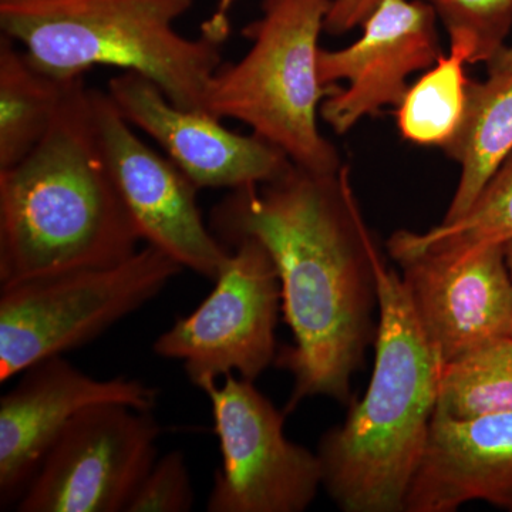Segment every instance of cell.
<instances>
[{"mask_svg":"<svg viewBox=\"0 0 512 512\" xmlns=\"http://www.w3.org/2000/svg\"><path fill=\"white\" fill-rule=\"evenodd\" d=\"M332 0H264L262 16L244 29L252 42L237 63H222L208 86L205 110L234 119L315 173L343 167L320 134L318 113L335 86L319 80V36Z\"/></svg>","mask_w":512,"mask_h":512,"instance_id":"obj_5","label":"cell"},{"mask_svg":"<svg viewBox=\"0 0 512 512\" xmlns=\"http://www.w3.org/2000/svg\"><path fill=\"white\" fill-rule=\"evenodd\" d=\"M90 99L101 153L141 239L183 268L215 281L231 251L202 218L200 188L134 133L109 93L92 89Z\"/></svg>","mask_w":512,"mask_h":512,"instance_id":"obj_10","label":"cell"},{"mask_svg":"<svg viewBox=\"0 0 512 512\" xmlns=\"http://www.w3.org/2000/svg\"><path fill=\"white\" fill-rule=\"evenodd\" d=\"M427 339L443 365L512 335V278L505 245L394 258Z\"/></svg>","mask_w":512,"mask_h":512,"instance_id":"obj_12","label":"cell"},{"mask_svg":"<svg viewBox=\"0 0 512 512\" xmlns=\"http://www.w3.org/2000/svg\"><path fill=\"white\" fill-rule=\"evenodd\" d=\"M505 256H507L508 268H510L512 278V241L505 244Z\"/></svg>","mask_w":512,"mask_h":512,"instance_id":"obj_26","label":"cell"},{"mask_svg":"<svg viewBox=\"0 0 512 512\" xmlns=\"http://www.w3.org/2000/svg\"><path fill=\"white\" fill-rule=\"evenodd\" d=\"M214 291L154 342L164 359L180 360L190 382L202 389L238 373L255 380L276 360L275 328L282 308L274 261L254 238L235 241Z\"/></svg>","mask_w":512,"mask_h":512,"instance_id":"obj_7","label":"cell"},{"mask_svg":"<svg viewBox=\"0 0 512 512\" xmlns=\"http://www.w3.org/2000/svg\"><path fill=\"white\" fill-rule=\"evenodd\" d=\"M194 0H0V29L43 72L79 79L94 66L143 74L175 106L205 110L221 43L174 23Z\"/></svg>","mask_w":512,"mask_h":512,"instance_id":"obj_4","label":"cell"},{"mask_svg":"<svg viewBox=\"0 0 512 512\" xmlns=\"http://www.w3.org/2000/svg\"><path fill=\"white\" fill-rule=\"evenodd\" d=\"M487 67L488 73L512 70V46H504L503 49L487 63Z\"/></svg>","mask_w":512,"mask_h":512,"instance_id":"obj_25","label":"cell"},{"mask_svg":"<svg viewBox=\"0 0 512 512\" xmlns=\"http://www.w3.org/2000/svg\"><path fill=\"white\" fill-rule=\"evenodd\" d=\"M235 0H218L217 9L210 19L205 20L201 26V35L210 37L218 43H224L229 35L228 12Z\"/></svg>","mask_w":512,"mask_h":512,"instance_id":"obj_24","label":"cell"},{"mask_svg":"<svg viewBox=\"0 0 512 512\" xmlns=\"http://www.w3.org/2000/svg\"><path fill=\"white\" fill-rule=\"evenodd\" d=\"M120 403L153 410L157 390L140 380H99L86 375L63 355L47 357L22 373L0 399V504L20 497L49 448L76 414L96 404Z\"/></svg>","mask_w":512,"mask_h":512,"instance_id":"obj_13","label":"cell"},{"mask_svg":"<svg viewBox=\"0 0 512 512\" xmlns=\"http://www.w3.org/2000/svg\"><path fill=\"white\" fill-rule=\"evenodd\" d=\"M376 279L372 379L318 448L323 488L346 512H404L439 399L443 362L421 328L402 275L380 258Z\"/></svg>","mask_w":512,"mask_h":512,"instance_id":"obj_3","label":"cell"},{"mask_svg":"<svg viewBox=\"0 0 512 512\" xmlns=\"http://www.w3.org/2000/svg\"><path fill=\"white\" fill-rule=\"evenodd\" d=\"M446 26L450 46L463 47L470 64L488 63L504 47L512 0H426Z\"/></svg>","mask_w":512,"mask_h":512,"instance_id":"obj_21","label":"cell"},{"mask_svg":"<svg viewBox=\"0 0 512 512\" xmlns=\"http://www.w3.org/2000/svg\"><path fill=\"white\" fill-rule=\"evenodd\" d=\"M512 241V153L498 168L466 214L426 232L397 231L387 249L392 258L407 254H457Z\"/></svg>","mask_w":512,"mask_h":512,"instance_id":"obj_18","label":"cell"},{"mask_svg":"<svg viewBox=\"0 0 512 512\" xmlns=\"http://www.w3.org/2000/svg\"><path fill=\"white\" fill-rule=\"evenodd\" d=\"M436 412L454 419L512 412V335L441 367Z\"/></svg>","mask_w":512,"mask_h":512,"instance_id":"obj_20","label":"cell"},{"mask_svg":"<svg viewBox=\"0 0 512 512\" xmlns=\"http://www.w3.org/2000/svg\"><path fill=\"white\" fill-rule=\"evenodd\" d=\"M470 501L512 512V412L473 419L434 412L404 512H454Z\"/></svg>","mask_w":512,"mask_h":512,"instance_id":"obj_15","label":"cell"},{"mask_svg":"<svg viewBox=\"0 0 512 512\" xmlns=\"http://www.w3.org/2000/svg\"><path fill=\"white\" fill-rule=\"evenodd\" d=\"M194 504L191 477L180 451L157 460L138 485L126 512H187Z\"/></svg>","mask_w":512,"mask_h":512,"instance_id":"obj_22","label":"cell"},{"mask_svg":"<svg viewBox=\"0 0 512 512\" xmlns=\"http://www.w3.org/2000/svg\"><path fill=\"white\" fill-rule=\"evenodd\" d=\"M437 13L426 0H383L363 22V35L340 50H319L323 86L348 82L322 101L320 116L338 134L384 107H399L414 72L430 69L443 55Z\"/></svg>","mask_w":512,"mask_h":512,"instance_id":"obj_11","label":"cell"},{"mask_svg":"<svg viewBox=\"0 0 512 512\" xmlns=\"http://www.w3.org/2000/svg\"><path fill=\"white\" fill-rule=\"evenodd\" d=\"M225 245L261 242L281 282L293 345L276 357L291 372L285 414L309 397L350 404L352 379L375 345L380 258L350 184L349 168L315 173L293 164L269 183L232 190L211 212Z\"/></svg>","mask_w":512,"mask_h":512,"instance_id":"obj_1","label":"cell"},{"mask_svg":"<svg viewBox=\"0 0 512 512\" xmlns=\"http://www.w3.org/2000/svg\"><path fill=\"white\" fill-rule=\"evenodd\" d=\"M92 89L70 80L55 120L0 170V286L119 264L141 241L94 128Z\"/></svg>","mask_w":512,"mask_h":512,"instance_id":"obj_2","label":"cell"},{"mask_svg":"<svg viewBox=\"0 0 512 512\" xmlns=\"http://www.w3.org/2000/svg\"><path fill=\"white\" fill-rule=\"evenodd\" d=\"M183 269L146 245L119 264L2 286L0 380L9 382L40 360L99 338L156 298Z\"/></svg>","mask_w":512,"mask_h":512,"instance_id":"obj_6","label":"cell"},{"mask_svg":"<svg viewBox=\"0 0 512 512\" xmlns=\"http://www.w3.org/2000/svg\"><path fill=\"white\" fill-rule=\"evenodd\" d=\"M107 93L124 119L156 140L200 190L269 183L293 165L284 151L254 133H235L211 114L175 106L143 74L120 73Z\"/></svg>","mask_w":512,"mask_h":512,"instance_id":"obj_14","label":"cell"},{"mask_svg":"<svg viewBox=\"0 0 512 512\" xmlns=\"http://www.w3.org/2000/svg\"><path fill=\"white\" fill-rule=\"evenodd\" d=\"M383 0H332V6L325 20L329 35H343L356 26L363 25L370 13Z\"/></svg>","mask_w":512,"mask_h":512,"instance_id":"obj_23","label":"cell"},{"mask_svg":"<svg viewBox=\"0 0 512 512\" xmlns=\"http://www.w3.org/2000/svg\"><path fill=\"white\" fill-rule=\"evenodd\" d=\"M153 410L120 403L76 414L43 457L19 512H123L157 461Z\"/></svg>","mask_w":512,"mask_h":512,"instance_id":"obj_9","label":"cell"},{"mask_svg":"<svg viewBox=\"0 0 512 512\" xmlns=\"http://www.w3.org/2000/svg\"><path fill=\"white\" fill-rule=\"evenodd\" d=\"M222 463L208 497L210 512H302L323 487L318 453L285 436V413L234 373L205 384Z\"/></svg>","mask_w":512,"mask_h":512,"instance_id":"obj_8","label":"cell"},{"mask_svg":"<svg viewBox=\"0 0 512 512\" xmlns=\"http://www.w3.org/2000/svg\"><path fill=\"white\" fill-rule=\"evenodd\" d=\"M69 82L43 72L15 40L0 37V170L18 164L46 136Z\"/></svg>","mask_w":512,"mask_h":512,"instance_id":"obj_17","label":"cell"},{"mask_svg":"<svg viewBox=\"0 0 512 512\" xmlns=\"http://www.w3.org/2000/svg\"><path fill=\"white\" fill-rule=\"evenodd\" d=\"M444 151L460 165V180L443 221L466 214L512 153V70L488 73L468 87L466 114Z\"/></svg>","mask_w":512,"mask_h":512,"instance_id":"obj_16","label":"cell"},{"mask_svg":"<svg viewBox=\"0 0 512 512\" xmlns=\"http://www.w3.org/2000/svg\"><path fill=\"white\" fill-rule=\"evenodd\" d=\"M470 56L463 47L451 46L409 87L397 107V124L407 141L426 147L446 148L456 137L467 109L466 74Z\"/></svg>","mask_w":512,"mask_h":512,"instance_id":"obj_19","label":"cell"}]
</instances>
